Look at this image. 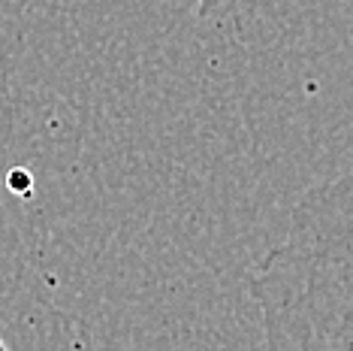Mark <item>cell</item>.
I'll return each instance as SVG.
<instances>
[{
    "instance_id": "1",
    "label": "cell",
    "mask_w": 353,
    "mask_h": 351,
    "mask_svg": "<svg viewBox=\"0 0 353 351\" xmlns=\"http://www.w3.org/2000/svg\"><path fill=\"white\" fill-rule=\"evenodd\" d=\"M248 288L269 348L353 351V173L296 200Z\"/></svg>"
}]
</instances>
